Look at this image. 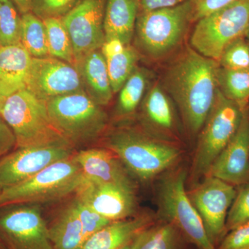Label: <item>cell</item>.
I'll use <instances>...</instances> for the list:
<instances>
[{"mask_svg":"<svg viewBox=\"0 0 249 249\" xmlns=\"http://www.w3.org/2000/svg\"><path fill=\"white\" fill-rule=\"evenodd\" d=\"M245 110L218 89L213 106L200 131L192 168L193 178L206 176L214 160L235 135Z\"/></svg>","mask_w":249,"mask_h":249,"instance_id":"obj_8","label":"cell"},{"mask_svg":"<svg viewBox=\"0 0 249 249\" xmlns=\"http://www.w3.org/2000/svg\"><path fill=\"white\" fill-rule=\"evenodd\" d=\"M185 180L186 173L181 168L162 178L158 192L160 213L198 249H215L188 196Z\"/></svg>","mask_w":249,"mask_h":249,"instance_id":"obj_9","label":"cell"},{"mask_svg":"<svg viewBox=\"0 0 249 249\" xmlns=\"http://www.w3.org/2000/svg\"><path fill=\"white\" fill-rule=\"evenodd\" d=\"M192 22L191 0L173 7L142 11L134 32L136 45L149 58H163L181 45Z\"/></svg>","mask_w":249,"mask_h":249,"instance_id":"obj_5","label":"cell"},{"mask_svg":"<svg viewBox=\"0 0 249 249\" xmlns=\"http://www.w3.org/2000/svg\"><path fill=\"white\" fill-rule=\"evenodd\" d=\"M47 226L54 249H80L86 240L74 198Z\"/></svg>","mask_w":249,"mask_h":249,"instance_id":"obj_24","label":"cell"},{"mask_svg":"<svg viewBox=\"0 0 249 249\" xmlns=\"http://www.w3.org/2000/svg\"><path fill=\"white\" fill-rule=\"evenodd\" d=\"M20 43L32 58L50 56L45 24L32 12L22 15Z\"/></svg>","mask_w":249,"mask_h":249,"instance_id":"obj_28","label":"cell"},{"mask_svg":"<svg viewBox=\"0 0 249 249\" xmlns=\"http://www.w3.org/2000/svg\"><path fill=\"white\" fill-rule=\"evenodd\" d=\"M186 1V0H139V4L142 11H148L173 7Z\"/></svg>","mask_w":249,"mask_h":249,"instance_id":"obj_38","label":"cell"},{"mask_svg":"<svg viewBox=\"0 0 249 249\" xmlns=\"http://www.w3.org/2000/svg\"><path fill=\"white\" fill-rule=\"evenodd\" d=\"M46 104L54 125L73 147L94 142L107 127L106 111L85 91L52 98Z\"/></svg>","mask_w":249,"mask_h":249,"instance_id":"obj_6","label":"cell"},{"mask_svg":"<svg viewBox=\"0 0 249 249\" xmlns=\"http://www.w3.org/2000/svg\"><path fill=\"white\" fill-rule=\"evenodd\" d=\"M6 97H5L4 95L0 91V112H1V109H2L3 106H4L5 101H6Z\"/></svg>","mask_w":249,"mask_h":249,"instance_id":"obj_40","label":"cell"},{"mask_svg":"<svg viewBox=\"0 0 249 249\" xmlns=\"http://www.w3.org/2000/svg\"><path fill=\"white\" fill-rule=\"evenodd\" d=\"M75 67L87 94L99 106H107L113 97L107 64L101 49L93 51L76 63Z\"/></svg>","mask_w":249,"mask_h":249,"instance_id":"obj_21","label":"cell"},{"mask_svg":"<svg viewBox=\"0 0 249 249\" xmlns=\"http://www.w3.org/2000/svg\"><path fill=\"white\" fill-rule=\"evenodd\" d=\"M193 6V22L233 4L238 0H191Z\"/></svg>","mask_w":249,"mask_h":249,"instance_id":"obj_36","label":"cell"},{"mask_svg":"<svg viewBox=\"0 0 249 249\" xmlns=\"http://www.w3.org/2000/svg\"><path fill=\"white\" fill-rule=\"evenodd\" d=\"M31 60L21 43L0 46V91L5 97L26 89Z\"/></svg>","mask_w":249,"mask_h":249,"instance_id":"obj_20","label":"cell"},{"mask_svg":"<svg viewBox=\"0 0 249 249\" xmlns=\"http://www.w3.org/2000/svg\"><path fill=\"white\" fill-rule=\"evenodd\" d=\"M155 223L150 214L111 222L88 237L80 249H119Z\"/></svg>","mask_w":249,"mask_h":249,"instance_id":"obj_19","label":"cell"},{"mask_svg":"<svg viewBox=\"0 0 249 249\" xmlns=\"http://www.w3.org/2000/svg\"><path fill=\"white\" fill-rule=\"evenodd\" d=\"M147 83L148 72L145 69L136 67L119 91L115 109L116 116L128 117L135 112L145 96Z\"/></svg>","mask_w":249,"mask_h":249,"instance_id":"obj_26","label":"cell"},{"mask_svg":"<svg viewBox=\"0 0 249 249\" xmlns=\"http://www.w3.org/2000/svg\"><path fill=\"white\" fill-rule=\"evenodd\" d=\"M106 1L107 0H83L61 18L71 39L76 63L88 53L101 49L106 41L104 18Z\"/></svg>","mask_w":249,"mask_h":249,"instance_id":"obj_13","label":"cell"},{"mask_svg":"<svg viewBox=\"0 0 249 249\" xmlns=\"http://www.w3.org/2000/svg\"><path fill=\"white\" fill-rule=\"evenodd\" d=\"M16 147V140L14 132L0 115V157L13 151Z\"/></svg>","mask_w":249,"mask_h":249,"instance_id":"obj_37","label":"cell"},{"mask_svg":"<svg viewBox=\"0 0 249 249\" xmlns=\"http://www.w3.org/2000/svg\"><path fill=\"white\" fill-rule=\"evenodd\" d=\"M101 50L107 64L111 89L114 93H118L137 67L138 52L116 38L106 40Z\"/></svg>","mask_w":249,"mask_h":249,"instance_id":"obj_23","label":"cell"},{"mask_svg":"<svg viewBox=\"0 0 249 249\" xmlns=\"http://www.w3.org/2000/svg\"><path fill=\"white\" fill-rule=\"evenodd\" d=\"M0 249H8L6 246L5 245L4 242H3L2 239L0 237Z\"/></svg>","mask_w":249,"mask_h":249,"instance_id":"obj_42","label":"cell"},{"mask_svg":"<svg viewBox=\"0 0 249 249\" xmlns=\"http://www.w3.org/2000/svg\"><path fill=\"white\" fill-rule=\"evenodd\" d=\"M144 124L160 139L171 138L177 127L176 115L171 98L162 85L156 83L142 101Z\"/></svg>","mask_w":249,"mask_h":249,"instance_id":"obj_18","label":"cell"},{"mask_svg":"<svg viewBox=\"0 0 249 249\" xmlns=\"http://www.w3.org/2000/svg\"><path fill=\"white\" fill-rule=\"evenodd\" d=\"M31 0H13L21 15L31 12Z\"/></svg>","mask_w":249,"mask_h":249,"instance_id":"obj_39","label":"cell"},{"mask_svg":"<svg viewBox=\"0 0 249 249\" xmlns=\"http://www.w3.org/2000/svg\"><path fill=\"white\" fill-rule=\"evenodd\" d=\"M136 190L129 187L85 181L75 196L111 222L137 214Z\"/></svg>","mask_w":249,"mask_h":249,"instance_id":"obj_15","label":"cell"},{"mask_svg":"<svg viewBox=\"0 0 249 249\" xmlns=\"http://www.w3.org/2000/svg\"><path fill=\"white\" fill-rule=\"evenodd\" d=\"M78 215L83 224L85 237L87 239L97 232L100 229L106 227L111 222L109 219L103 217L101 214L97 213L96 211L80 201L76 196L74 197Z\"/></svg>","mask_w":249,"mask_h":249,"instance_id":"obj_34","label":"cell"},{"mask_svg":"<svg viewBox=\"0 0 249 249\" xmlns=\"http://www.w3.org/2000/svg\"><path fill=\"white\" fill-rule=\"evenodd\" d=\"M249 26V0H238L196 21L191 47L206 58L218 62L229 43L245 37Z\"/></svg>","mask_w":249,"mask_h":249,"instance_id":"obj_7","label":"cell"},{"mask_svg":"<svg viewBox=\"0 0 249 249\" xmlns=\"http://www.w3.org/2000/svg\"><path fill=\"white\" fill-rule=\"evenodd\" d=\"M134 240L131 241V242H129L128 244H127V245L124 246V247H121V248L119 249H132V244H133Z\"/></svg>","mask_w":249,"mask_h":249,"instance_id":"obj_41","label":"cell"},{"mask_svg":"<svg viewBox=\"0 0 249 249\" xmlns=\"http://www.w3.org/2000/svg\"><path fill=\"white\" fill-rule=\"evenodd\" d=\"M0 237L8 249H54L37 205L0 207Z\"/></svg>","mask_w":249,"mask_h":249,"instance_id":"obj_10","label":"cell"},{"mask_svg":"<svg viewBox=\"0 0 249 249\" xmlns=\"http://www.w3.org/2000/svg\"><path fill=\"white\" fill-rule=\"evenodd\" d=\"M188 193V196L202 219L210 240L217 247L227 234L228 213L237 191L233 185L211 176Z\"/></svg>","mask_w":249,"mask_h":249,"instance_id":"obj_11","label":"cell"},{"mask_svg":"<svg viewBox=\"0 0 249 249\" xmlns=\"http://www.w3.org/2000/svg\"><path fill=\"white\" fill-rule=\"evenodd\" d=\"M245 37L247 39V41H248V42L249 43V26L248 28V30H247V34H246Z\"/></svg>","mask_w":249,"mask_h":249,"instance_id":"obj_43","label":"cell"},{"mask_svg":"<svg viewBox=\"0 0 249 249\" xmlns=\"http://www.w3.org/2000/svg\"><path fill=\"white\" fill-rule=\"evenodd\" d=\"M206 176L214 177L233 186L249 181V119L246 109L235 135Z\"/></svg>","mask_w":249,"mask_h":249,"instance_id":"obj_16","label":"cell"},{"mask_svg":"<svg viewBox=\"0 0 249 249\" xmlns=\"http://www.w3.org/2000/svg\"><path fill=\"white\" fill-rule=\"evenodd\" d=\"M75 161L79 165L85 179L99 183H114L136 190L135 178L122 162L106 147H93L75 152Z\"/></svg>","mask_w":249,"mask_h":249,"instance_id":"obj_17","label":"cell"},{"mask_svg":"<svg viewBox=\"0 0 249 249\" xmlns=\"http://www.w3.org/2000/svg\"><path fill=\"white\" fill-rule=\"evenodd\" d=\"M76 150L70 143L18 147L0 157V186H15L55 162L71 158Z\"/></svg>","mask_w":249,"mask_h":249,"instance_id":"obj_12","label":"cell"},{"mask_svg":"<svg viewBox=\"0 0 249 249\" xmlns=\"http://www.w3.org/2000/svg\"><path fill=\"white\" fill-rule=\"evenodd\" d=\"M84 181L81 168L72 157L49 165L26 181L3 188L0 207L56 202L76 194Z\"/></svg>","mask_w":249,"mask_h":249,"instance_id":"obj_3","label":"cell"},{"mask_svg":"<svg viewBox=\"0 0 249 249\" xmlns=\"http://www.w3.org/2000/svg\"><path fill=\"white\" fill-rule=\"evenodd\" d=\"M139 9V0H107L104 18L106 40L116 38L124 45H130Z\"/></svg>","mask_w":249,"mask_h":249,"instance_id":"obj_22","label":"cell"},{"mask_svg":"<svg viewBox=\"0 0 249 249\" xmlns=\"http://www.w3.org/2000/svg\"><path fill=\"white\" fill-rule=\"evenodd\" d=\"M83 0H31V12L41 19L61 18Z\"/></svg>","mask_w":249,"mask_h":249,"instance_id":"obj_32","label":"cell"},{"mask_svg":"<svg viewBox=\"0 0 249 249\" xmlns=\"http://www.w3.org/2000/svg\"><path fill=\"white\" fill-rule=\"evenodd\" d=\"M181 235L171 223H154L134 238L132 249H181Z\"/></svg>","mask_w":249,"mask_h":249,"instance_id":"obj_25","label":"cell"},{"mask_svg":"<svg viewBox=\"0 0 249 249\" xmlns=\"http://www.w3.org/2000/svg\"><path fill=\"white\" fill-rule=\"evenodd\" d=\"M43 22L47 31L49 55L75 66L76 60L71 39L61 18H47Z\"/></svg>","mask_w":249,"mask_h":249,"instance_id":"obj_29","label":"cell"},{"mask_svg":"<svg viewBox=\"0 0 249 249\" xmlns=\"http://www.w3.org/2000/svg\"><path fill=\"white\" fill-rule=\"evenodd\" d=\"M215 249H249V222L228 232Z\"/></svg>","mask_w":249,"mask_h":249,"instance_id":"obj_35","label":"cell"},{"mask_svg":"<svg viewBox=\"0 0 249 249\" xmlns=\"http://www.w3.org/2000/svg\"><path fill=\"white\" fill-rule=\"evenodd\" d=\"M217 80L222 94L245 109L249 100V69L230 70L219 66Z\"/></svg>","mask_w":249,"mask_h":249,"instance_id":"obj_27","label":"cell"},{"mask_svg":"<svg viewBox=\"0 0 249 249\" xmlns=\"http://www.w3.org/2000/svg\"><path fill=\"white\" fill-rule=\"evenodd\" d=\"M26 89L45 101L85 91L78 69L51 56L32 58Z\"/></svg>","mask_w":249,"mask_h":249,"instance_id":"obj_14","label":"cell"},{"mask_svg":"<svg viewBox=\"0 0 249 249\" xmlns=\"http://www.w3.org/2000/svg\"><path fill=\"white\" fill-rule=\"evenodd\" d=\"M249 222V184L237 192L228 213L226 230L227 233L235 228Z\"/></svg>","mask_w":249,"mask_h":249,"instance_id":"obj_33","label":"cell"},{"mask_svg":"<svg viewBox=\"0 0 249 249\" xmlns=\"http://www.w3.org/2000/svg\"><path fill=\"white\" fill-rule=\"evenodd\" d=\"M3 188L0 186V196H1V192H2Z\"/></svg>","mask_w":249,"mask_h":249,"instance_id":"obj_44","label":"cell"},{"mask_svg":"<svg viewBox=\"0 0 249 249\" xmlns=\"http://www.w3.org/2000/svg\"><path fill=\"white\" fill-rule=\"evenodd\" d=\"M0 115L14 132L16 148L70 143L51 120L46 101L27 89L6 98Z\"/></svg>","mask_w":249,"mask_h":249,"instance_id":"obj_4","label":"cell"},{"mask_svg":"<svg viewBox=\"0 0 249 249\" xmlns=\"http://www.w3.org/2000/svg\"><path fill=\"white\" fill-rule=\"evenodd\" d=\"M103 145L119 157L134 178L142 181L170 170L181 157L180 150L170 142L127 127L109 132Z\"/></svg>","mask_w":249,"mask_h":249,"instance_id":"obj_2","label":"cell"},{"mask_svg":"<svg viewBox=\"0 0 249 249\" xmlns=\"http://www.w3.org/2000/svg\"><path fill=\"white\" fill-rule=\"evenodd\" d=\"M21 25L22 15L13 0H0V46L20 43Z\"/></svg>","mask_w":249,"mask_h":249,"instance_id":"obj_30","label":"cell"},{"mask_svg":"<svg viewBox=\"0 0 249 249\" xmlns=\"http://www.w3.org/2000/svg\"><path fill=\"white\" fill-rule=\"evenodd\" d=\"M218 67V62L188 47L165 72L162 86L176 103L193 135L200 132L213 106Z\"/></svg>","mask_w":249,"mask_h":249,"instance_id":"obj_1","label":"cell"},{"mask_svg":"<svg viewBox=\"0 0 249 249\" xmlns=\"http://www.w3.org/2000/svg\"><path fill=\"white\" fill-rule=\"evenodd\" d=\"M219 66L230 70L249 69V43L245 37L232 41L223 51Z\"/></svg>","mask_w":249,"mask_h":249,"instance_id":"obj_31","label":"cell"}]
</instances>
